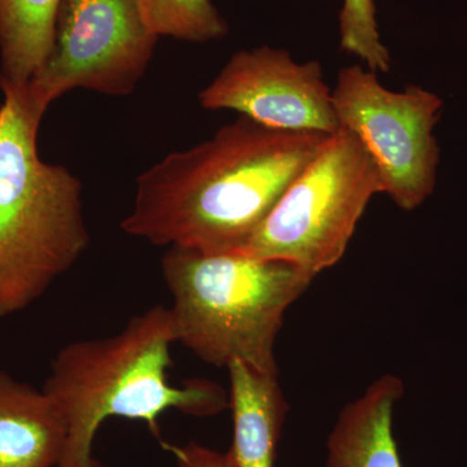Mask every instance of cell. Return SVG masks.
I'll use <instances>...</instances> for the list:
<instances>
[{
    "label": "cell",
    "instance_id": "1",
    "mask_svg": "<svg viewBox=\"0 0 467 467\" xmlns=\"http://www.w3.org/2000/svg\"><path fill=\"white\" fill-rule=\"evenodd\" d=\"M326 137L275 130L239 116L140 174L133 208L119 227L160 247L238 254Z\"/></svg>",
    "mask_w": 467,
    "mask_h": 467
},
{
    "label": "cell",
    "instance_id": "2",
    "mask_svg": "<svg viewBox=\"0 0 467 467\" xmlns=\"http://www.w3.org/2000/svg\"><path fill=\"white\" fill-rule=\"evenodd\" d=\"M175 343L171 310L155 306L112 337L76 340L58 350L42 389L67 422L57 467H104L92 456V445L109 418L140 420L160 438L165 411L205 418L229 408V393L216 382H171Z\"/></svg>",
    "mask_w": 467,
    "mask_h": 467
},
{
    "label": "cell",
    "instance_id": "3",
    "mask_svg": "<svg viewBox=\"0 0 467 467\" xmlns=\"http://www.w3.org/2000/svg\"><path fill=\"white\" fill-rule=\"evenodd\" d=\"M0 318L29 308L78 263L91 236L81 181L43 161L45 110L27 84H0Z\"/></svg>",
    "mask_w": 467,
    "mask_h": 467
},
{
    "label": "cell",
    "instance_id": "4",
    "mask_svg": "<svg viewBox=\"0 0 467 467\" xmlns=\"http://www.w3.org/2000/svg\"><path fill=\"white\" fill-rule=\"evenodd\" d=\"M161 275L177 343L212 367L239 361L278 376L276 337L312 275L282 260L180 247L165 252Z\"/></svg>",
    "mask_w": 467,
    "mask_h": 467
},
{
    "label": "cell",
    "instance_id": "5",
    "mask_svg": "<svg viewBox=\"0 0 467 467\" xmlns=\"http://www.w3.org/2000/svg\"><path fill=\"white\" fill-rule=\"evenodd\" d=\"M377 193L373 161L358 138L340 128L326 137L238 254L285 261L316 278L342 260Z\"/></svg>",
    "mask_w": 467,
    "mask_h": 467
},
{
    "label": "cell",
    "instance_id": "6",
    "mask_svg": "<svg viewBox=\"0 0 467 467\" xmlns=\"http://www.w3.org/2000/svg\"><path fill=\"white\" fill-rule=\"evenodd\" d=\"M340 128L358 138L373 161L380 193L402 211H414L434 192L441 149L434 135L444 103L435 92L410 85L384 88L367 67L340 69L333 88Z\"/></svg>",
    "mask_w": 467,
    "mask_h": 467
},
{
    "label": "cell",
    "instance_id": "7",
    "mask_svg": "<svg viewBox=\"0 0 467 467\" xmlns=\"http://www.w3.org/2000/svg\"><path fill=\"white\" fill-rule=\"evenodd\" d=\"M158 41L138 0H60L50 55L27 90L45 112L76 88L126 97L146 75Z\"/></svg>",
    "mask_w": 467,
    "mask_h": 467
},
{
    "label": "cell",
    "instance_id": "8",
    "mask_svg": "<svg viewBox=\"0 0 467 467\" xmlns=\"http://www.w3.org/2000/svg\"><path fill=\"white\" fill-rule=\"evenodd\" d=\"M333 90L316 60L297 63L284 48L236 51L199 92L208 110H234L266 128L331 135L340 129Z\"/></svg>",
    "mask_w": 467,
    "mask_h": 467
},
{
    "label": "cell",
    "instance_id": "9",
    "mask_svg": "<svg viewBox=\"0 0 467 467\" xmlns=\"http://www.w3.org/2000/svg\"><path fill=\"white\" fill-rule=\"evenodd\" d=\"M66 441L50 396L0 370V467H57Z\"/></svg>",
    "mask_w": 467,
    "mask_h": 467
},
{
    "label": "cell",
    "instance_id": "10",
    "mask_svg": "<svg viewBox=\"0 0 467 467\" xmlns=\"http://www.w3.org/2000/svg\"><path fill=\"white\" fill-rule=\"evenodd\" d=\"M402 393L400 378L386 374L347 404L327 439V467H402L392 429Z\"/></svg>",
    "mask_w": 467,
    "mask_h": 467
},
{
    "label": "cell",
    "instance_id": "11",
    "mask_svg": "<svg viewBox=\"0 0 467 467\" xmlns=\"http://www.w3.org/2000/svg\"><path fill=\"white\" fill-rule=\"evenodd\" d=\"M229 371L233 451L239 467H275L288 407L278 376L233 361Z\"/></svg>",
    "mask_w": 467,
    "mask_h": 467
},
{
    "label": "cell",
    "instance_id": "12",
    "mask_svg": "<svg viewBox=\"0 0 467 467\" xmlns=\"http://www.w3.org/2000/svg\"><path fill=\"white\" fill-rule=\"evenodd\" d=\"M60 0H0V84H27L54 42Z\"/></svg>",
    "mask_w": 467,
    "mask_h": 467
},
{
    "label": "cell",
    "instance_id": "13",
    "mask_svg": "<svg viewBox=\"0 0 467 467\" xmlns=\"http://www.w3.org/2000/svg\"><path fill=\"white\" fill-rule=\"evenodd\" d=\"M144 21L156 36L207 43L229 33L225 18L212 0H138Z\"/></svg>",
    "mask_w": 467,
    "mask_h": 467
},
{
    "label": "cell",
    "instance_id": "14",
    "mask_svg": "<svg viewBox=\"0 0 467 467\" xmlns=\"http://www.w3.org/2000/svg\"><path fill=\"white\" fill-rule=\"evenodd\" d=\"M340 48L373 72L389 73L391 55L380 38L374 0H343L339 14Z\"/></svg>",
    "mask_w": 467,
    "mask_h": 467
},
{
    "label": "cell",
    "instance_id": "15",
    "mask_svg": "<svg viewBox=\"0 0 467 467\" xmlns=\"http://www.w3.org/2000/svg\"><path fill=\"white\" fill-rule=\"evenodd\" d=\"M164 447L173 454L177 467H239L230 450L223 453L198 442L184 445L165 442Z\"/></svg>",
    "mask_w": 467,
    "mask_h": 467
}]
</instances>
